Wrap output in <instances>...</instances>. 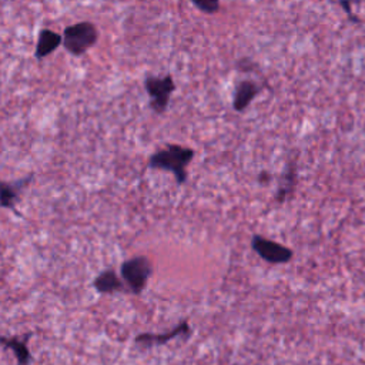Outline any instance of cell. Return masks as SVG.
I'll return each mask as SVG.
<instances>
[{
    "label": "cell",
    "instance_id": "6da1fadb",
    "mask_svg": "<svg viewBox=\"0 0 365 365\" xmlns=\"http://www.w3.org/2000/svg\"><path fill=\"white\" fill-rule=\"evenodd\" d=\"M192 158L194 150L178 144H167L150 157L148 167L170 171L174 174L178 184H184L187 181V165Z\"/></svg>",
    "mask_w": 365,
    "mask_h": 365
},
{
    "label": "cell",
    "instance_id": "7a4b0ae2",
    "mask_svg": "<svg viewBox=\"0 0 365 365\" xmlns=\"http://www.w3.org/2000/svg\"><path fill=\"white\" fill-rule=\"evenodd\" d=\"M98 38L97 27L90 21L67 26L63 31V46L73 56L84 54Z\"/></svg>",
    "mask_w": 365,
    "mask_h": 365
},
{
    "label": "cell",
    "instance_id": "3957f363",
    "mask_svg": "<svg viewBox=\"0 0 365 365\" xmlns=\"http://www.w3.org/2000/svg\"><path fill=\"white\" fill-rule=\"evenodd\" d=\"M153 274V264L144 255H137L125 259L120 267V277L127 289L135 295L141 294Z\"/></svg>",
    "mask_w": 365,
    "mask_h": 365
},
{
    "label": "cell",
    "instance_id": "277c9868",
    "mask_svg": "<svg viewBox=\"0 0 365 365\" xmlns=\"http://www.w3.org/2000/svg\"><path fill=\"white\" fill-rule=\"evenodd\" d=\"M145 91L150 96V107L154 113L163 114L170 103V96L175 90V84L171 76L154 77L148 76L144 80Z\"/></svg>",
    "mask_w": 365,
    "mask_h": 365
},
{
    "label": "cell",
    "instance_id": "5b68a950",
    "mask_svg": "<svg viewBox=\"0 0 365 365\" xmlns=\"http://www.w3.org/2000/svg\"><path fill=\"white\" fill-rule=\"evenodd\" d=\"M251 247L255 251V254L262 258L268 264H287L292 259L294 251L279 242H275L272 240H268L262 235H252L251 238Z\"/></svg>",
    "mask_w": 365,
    "mask_h": 365
},
{
    "label": "cell",
    "instance_id": "8992f818",
    "mask_svg": "<svg viewBox=\"0 0 365 365\" xmlns=\"http://www.w3.org/2000/svg\"><path fill=\"white\" fill-rule=\"evenodd\" d=\"M191 335V327L188 324V321H182L178 325H175L171 331L167 332H161V334H153V332H143L140 335H137L134 338V342L137 345H141L144 348H150V346H158V345H164L168 341L177 338V336H190Z\"/></svg>",
    "mask_w": 365,
    "mask_h": 365
},
{
    "label": "cell",
    "instance_id": "52a82bcc",
    "mask_svg": "<svg viewBox=\"0 0 365 365\" xmlns=\"http://www.w3.org/2000/svg\"><path fill=\"white\" fill-rule=\"evenodd\" d=\"M93 287L100 294H113V292L127 291V287H125L123 278L118 277V274L111 268L101 271L93 279Z\"/></svg>",
    "mask_w": 365,
    "mask_h": 365
},
{
    "label": "cell",
    "instance_id": "ba28073f",
    "mask_svg": "<svg viewBox=\"0 0 365 365\" xmlns=\"http://www.w3.org/2000/svg\"><path fill=\"white\" fill-rule=\"evenodd\" d=\"M30 181H31V177H26L16 182H6L0 180V207L14 211L20 192L23 191V188H26V185Z\"/></svg>",
    "mask_w": 365,
    "mask_h": 365
},
{
    "label": "cell",
    "instance_id": "9c48e42d",
    "mask_svg": "<svg viewBox=\"0 0 365 365\" xmlns=\"http://www.w3.org/2000/svg\"><path fill=\"white\" fill-rule=\"evenodd\" d=\"M259 90L261 87L252 80L240 81L234 91V100H232L234 110L238 113L244 111L250 106V103L255 98V96L259 93Z\"/></svg>",
    "mask_w": 365,
    "mask_h": 365
},
{
    "label": "cell",
    "instance_id": "30bf717a",
    "mask_svg": "<svg viewBox=\"0 0 365 365\" xmlns=\"http://www.w3.org/2000/svg\"><path fill=\"white\" fill-rule=\"evenodd\" d=\"M63 43V36L51 31L48 29H43L38 33V38L36 43V50H34V56L36 58H44L48 54H51L60 44Z\"/></svg>",
    "mask_w": 365,
    "mask_h": 365
},
{
    "label": "cell",
    "instance_id": "8fae6325",
    "mask_svg": "<svg viewBox=\"0 0 365 365\" xmlns=\"http://www.w3.org/2000/svg\"><path fill=\"white\" fill-rule=\"evenodd\" d=\"M0 345L10 349L14 354L17 365H30L33 356L29 349L27 341L17 336H3L0 335Z\"/></svg>",
    "mask_w": 365,
    "mask_h": 365
},
{
    "label": "cell",
    "instance_id": "7c38bea8",
    "mask_svg": "<svg viewBox=\"0 0 365 365\" xmlns=\"http://www.w3.org/2000/svg\"><path fill=\"white\" fill-rule=\"evenodd\" d=\"M192 4L207 14H214L220 10V0H191Z\"/></svg>",
    "mask_w": 365,
    "mask_h": 365
},
{
    "label": "cell",
    "instance_id": "4fadbf2b",
    "mask_svg": "<svg viewBox=\"0 0 365 365\" xmlns=\"http://www.w3.org/2000/svg\"><path fill=\"white\" fill-rule=\"evenodd\" d=\"M339 3H341V6L345 9V11L348 13L349 19H351V20H355V19L352 17V13H351V9H349V1H348V0H339Z\"/></svg>",
    "mask_w": 365,
    "mask_h": 365
},
{
    "label": "cell",
    "instance_id": "5bb4252c",
    "mask_svg": "<svg viewBox=\"0 0 365 365\" xmlns=\"http://www.w3.org/2000/svg\"><path fill=\"white\" fill-rule=\"evenodd\" d=\"M364 298H365V294H364Z\"/></svg>",
    "mask_w": 365,
    "mask_h": 365
}]
</instances>
